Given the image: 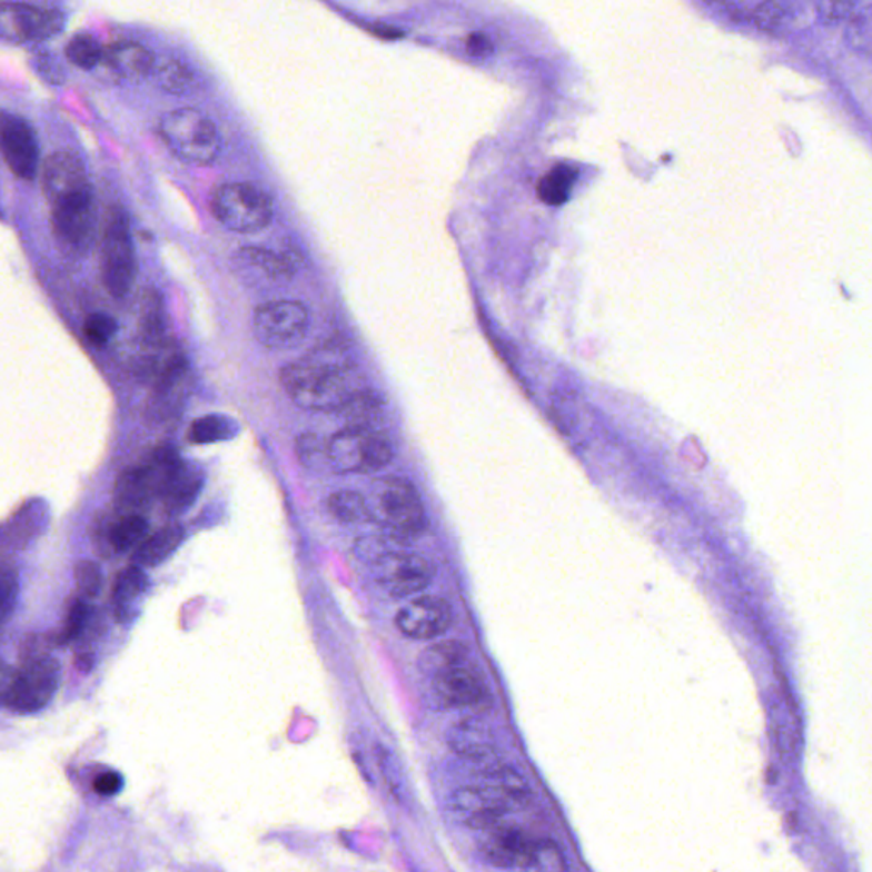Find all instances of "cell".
<instances>
[{
	"label": "cell",
	"instance_id": "cell-29",
	"mask_svg": "<svg viewBox=\"0 0 872 872\" xmlns=\"http://www.w3.org/2000/svg\"><path fill=\"white\" fill-rule=\"evenodd\" d=\"M239 425L224 415H208L195 419L189 426L188 440L195 445H210L234 438Z\"/></svg>",
	"mask_w": 872,
	"mask_h": 872
},
{
	"label": "cell",
	"instance_id": "cell-24",
	"mask_svg": "<svg viewBox=\"0 0 872 872\" xmlns=\"http://www.w3.org/2000/svg\"><path fill=\"white\" fill-rule=\"evenodd\" d=\"M185 528L181 525H169L160 528L133 551V563L140 567H156L171 557L185 541Z\"/></svg>",
	"mask_w": 872,
	"mask_h": 872
},
{
	"label": "cell",
	"instance_id": "cell-33",
	"mask_svg": "<svg viewBox=\"0 0 872 872\" xmlns=\"http://www.w3.org/2000/svg\"><path fill=\"white\" fill-rule=\"evenodd\" d=\"M845 41L858 53L872 57V6L849 19Z\"/></svg>",
	"mask_w": 872,
	"mask_h": 872
},
{
	"label": "cell",
	"instance_id": "cell-16",
	"mask_svg": "<svg viewBox=\"0 0 872 872\" xmlns=\"http://www.w3.org/2000/svg\"><path fill=\"white\" fill-rule=\"evenodd\" d=\"M454 621V612L447 600L438 596H422L400 608L396 625L406 637L432 641L444 636Z\"/></svg>",
	"mask_w": 872,
	"mask_h": 872
},
{
	"label": "cell",
	"instance_id": "cell-28",
	"mask_svg": "<svg viewBox=\"0 0 872 872\" xmlns=\"http://www.w3.org/2000/svg\"><path fill=\"white\" fill-rule=\"evenodd\" d=\"M338 413L348 428L374 429L382 416V404L374 394L358 390L339 407Z\"/></svg>",
	"mask_w": 872,
	"mask_h": 872
},
{
	"label": "cell",
	"instance_id": "cell-11",
	"mask_svg": "<svg viewBox=\"0 0 872 872\" xmlns=\"http://www.w3.org/2000/svg\"><path fill=\"white\" fill-rule=\"evenodd\" d=\"M41 186L51 210L95 198L85 164L66 150L47 157L41 166Z\"/></svg>",
	"mask_w": 872,
	"mask_h": 872
},
{
	"label": "cell",
	"instance_id": "cell-4",
	"mask_svg": "<svg viewBox=\"0 0 872 872\" xmlns=\"http://www.w3.org/2000/svg\"><path fill=\"white\" fill-rule=\"evenodd\" d=\"M370 521L397 537H415L426 525L425 508L413 484L399 477L375 480L367 498Z\"/></svg>",
	"mask_w": 872,
	"mask_h": 872
},
{
	"label": "cell",
	"instance_id": "cell-6",
	"mask_svg": "<svg viewBox=\"0 0 872 872\" xmlns=\"http://www.w3.org/2000/svg\"><path fill=\"white\" fill-rule=\"evenodd\" d=\"M101 272L106 290L121 298L130 291L137 275L130 220L121 207H113L106 218L101 242Z\"/></svg>",
	"mask_w": 872,
	"mask_h": 872
},
{
	"label": "cell",
	"instance_id": "cell-27",
	"mask_svg": "<svg viewBox=\"0 0 872 872\" xmlns=\"http://www.w3.org/2000/svg\"><path fill=\"white\" fill-rule=\"evenodd\" d=\"M240 258L262 271L271 278H291L297 272L300 259L294 252H272L262 248L240 249Z\"/></svg>",
	"mask_w": 872,
	"mask_h": 872
},
{
	"label": "cell",
	"instance_id": "cell-36",
	"mask_svg": "<svg viewBox=\"0 0 872 872\" xmlns=\"http://www.w3.org/2000/svg\"><path fill=\"white\" fill-rule=\"evenodd\" d=\"M118 324L113 317L105 313H96L85 320V336L89 345L95 348H105L113 336L117 335Z\"/></svg>",
	"mask_w": 872,
	"mask_h": 872
},
{
	"label": "cell",
	"instance_id": "cell-23",
	"mask_svg": "<svg viewBox=\"0 0 872 872\" xmlns=\"http://www.w3.org/2000/svg\"><path fill=\"white\" fill-rule=\"evenodd\" d=\"M101 66L108 67L118 77L140 79L153 69V57L142 44L121 41L106 48Z\"/></svg>",
	"mask_w": 872,
	"mask_h": 872
},
{
	"label": "cell",
	"instance_id": "cell-22",
	"mask_svg": "<svg viewBox=\"0 0 872 872\" xmlns=\"http://www.w3.org/2000/svg\"><path fill=\"white\" fill-rule=\"evenodd\" d=\"M48 524L47 503L41 499L26 503L12 515L4 527V545L12 549H24L38 535L43 534Z\"/></svg>",
	"mask_w": 872,
	"mask_h": 872
},
{
	"label": "cell",
	"instance_id": "cell-3",
	"mask_svg": "<svg viewBox=\"0 0 872 872\" xmlns=\"http://www.w3.org/2000/svg\"><path fill=\"white\" fill-rule=\"evenodd\" d=\"M159 131L164 143L182 162L208 166L220 152L217 127L198 109L169 111L160 118Z\"/></svg>",
	"mask_w": 872,
	"mask_h": 872
},
{
	"label": "cell",
	"instance_id": "cell-15",
	"mask_svg": "<svg viewBox=\"0 0 872 872\" xmlns=\"http://www.w3.org/2000/svg\"><path fill=\"white\" fill-rule=\"evenodd\" d=\"M0 28L2 38L14 43L41 41L62 31L63 16L53 9L6 2L0 14Z\"/></svg>",
	"mask_w": 872,
	"mask_h": 872
},
{
	"label": "cell",
	"instance_id": "cell-1",
	"mask_svg": "<svg viewBox=\"0 0 872 872\" xmlns=\"http://www.w3.org/2000/svg\"><path fill=\"white\" fill-rule=\"evenodd\" d=\"M351 361L339 345L317 346L303 360L280 371L285 393L307 412H339L358 390L351 380Z\"/></svg>",
	"mask_w": 872,
	"mask_h": 872
},
{
	"label": "cell",
	"instance_id": "cell-39",
	"mask_svg": "<svg viewBox=\"0 0 872 872\" xmlns=\"http://www.w3.org/2000/svg\"><path fill=\"white\" fill-rule=\"evenodd\" d=\"M813 6L820 21L835 24L854 12L858 0H813Z\"/></svg>",
	"mask_w": 872,
	"mask_h": 872
},
{
	"label": "cell",
	"instance_id": "cell-40",
	"mask_svg": "<svg viewBox=\"0 0 872 872\" xmlns=\"http://www.w3.org/2000/svg\"><path fill=\"white\" fill-rule=\"evenodd\" d=\"M19 595V578L18 571L14 567L4 566L2 571V592H0V612H2V621H9L12 612H14L16 604H18Z\"/></svg>",
	"mask_w": 872,
	"mask_h": 872
},
{
	"label": "cell",
	"instance_id": "cell-25",
	"mask_svg": "<svg viewBox=\"0 0 872 872\" xmlns=\"http://www.w3.org/2000/svg\"><path fill=\"white\" fill-rule=\"evenodd\" d=\"M448 745L464 759L484 760L495 755V745L486 727L477 726L470 721L452 727L448 733Z\"/></svg>",
	"mask_w": 872,
	"mask_h": 872
},
{
	"label": "cell",
	"instance_id": "cell-9",
	"mask_svg": "<svg viewBox=\"0 0 872 872\" xmlns=\"http://www.w3.org/2000/svg\"><path fill=\"white\" fill-rule=\"evenodd\" d=\"M309 327V313L297 300H271L252 316V331L266 348H294L303 341Z\"/></svg>",
	"mask_w": 872,
	"mask_h": 872
},
{
	"label": "cell",
	"instance_id": "cell-5",
	"mask_svg": "<svg viewBox=\"0 0 872 872\" xmlns=\"http://www.w3.org/2000/svg\"><path fill=\"white\" fill-rule=\"evenodd\" d=\"M211 211L226 229L256 234L272 218V205L262 189L249 182H227L211 195Z\"/></svg>",
	"mask_w": 872,
	"mask_h": 872
},
{
	"label": "cell",
	"instance_id": "cell-20",
	"mask_svg": "<svg viewBox=\"0 0 872 872\" xmlns=\"http://www.w3.org/2000/svg\"><path fill=\"white\" fill-rule=\"evenodd\" d=\"M149 535V522L142 515H120L117 521L99 524L95 545L101 556L137 549Z\"/></svg>",
	"mask_w": 872,
	"mask_h": 872
},
{
	"label": "cell",
	"instance_id": "cell-30",
	"mask_svg": "<svg viewBox=\"0 0 872 872\" xmlns=\"http://www.w3.org/2000/svg\"><path fill=\"white\" fill-rule=\"evenodd\" d=\"M576 181V172L567 166H557L553 171L542 178L538 182V198L551 207H561L569 200L573 185Z\"/></svg>",
	"mask_w": 872,
	"mask_h": 872
},
{
	"label": "cell",
	"instance_id": "cell-18",
	"mask_svg": "<svg viewBox=\"0 0 872 872\" xmlns=\"http://www.w3.org/2000/svg\"><path fill=\"white\" fill-rule=\"evenodd\" d=\"M160 483L147 464L130 467L115 483L113 502L120 515H142L143 509L159 499Z\"/></svg>",
	"mask_w": 872,
	"mask_h": 872
},
{
	"label": "cell",
	"instance_id": "cell-43",
	"mask_svg": "<svg viewBox=\"0 0 872 872\" xmlns=\"http://www.w3.org/2000/svg\"><path fill=\"white\" fill-rule=\"evenodd\" d=\"M467 50L474 57H487L493 51V44H490L489 38L484 34H470L467 38Z\"/></svg>",
	"mask_w": 872,
	"mask_h": 872
},
{
	"label": "cell",
	"instance_id": "cell-14",
	"mask_svg": "<svg viewBox=\"0 0 872 872\" xmlns=\"http://www.w3.org/2000/svg\"><path fill=\"white\" fill-rule=\"evenodd\" d=\"M0 147L8 168L16 178L33 181L40 171V147L37 135L28 121L18 115H2Z\"/></svg>",
	"mask_w": 872,
	"mask_h": 872
},
{
	"label": "cell",
	"instance_id": "cell-44",
	"mask_svg": "<svg viewBox=\"0 0 872 872\" xmlns=\"http://www.w3.org/2000/svg\"><path fill=\"white\" fill-rule=\"evenodd\" d=\"M726 2H730V4H733V6H736V4H739V6H750V4L760 6V4H762V2H765V0H726Z\"/></svg>",
	"mask_w": 872,
	"mask_h": 872
},
{
	"label": "cell",
	"instance_id": "cell-2",
	"mask_svg": "<svg viewBox=\"0 0 872 872\" xmlns=\"http://www.w3.org/2000/svg\"><path fill=\"white\" fill-rule=\"evenodd\" d=\"M60 665L48 654L24 658L21 668L2 672V704L14 714H34L59 691Z\"/></svg>",
	"mask_w": 872,
	"mask_h": 872
},
{
	"label": "cell",
	"instance_id": "cell-8",
	"mask_svg": "<svg viewBox=\"0 0 872 872\" xmlns=\"http://www.w3.org/2000/svg\"><path fill=\"white\" fill-rule=\"evenodd\" d=\"M428 675L432 676L433 694L445 707L484 708L489 705L486 678L470 662L469 654L438 666Z\"/></svg>",
	"mask_w": 872,
	"mask_h": 872
},
{
	"label": "cell",
	"instance_id": "cell-31",
	"mask_svg": "<svg viewBox=\"0 0 872 872\" xmlns=\"http://www.w3.org/2000/svg\"><path fill=\"white\" fill-rule=\"evenodd\" d=\"M327 508L338 521L346 524H360L370 521L367 498L355 490H338L327 502Z\"/></svg>",
	"mask_w": 872,
	"mask_h": 872
},
{
	"label": "cell",
	"instance_id": "cell-7",
	"mask_svg": "<svg viewBox=\"0 0 872 872\" xmlns=\"http://www.w3.org/2000/svg\"><path fill=\"white\" fill-rule=\"evenodd\" d=\"M329 466L336 473H374L393 460L389 438L375 429L348 428L331 436Z\"/></svg>",
	"mask_w": 872,
	"mask_h": 872
},
{
	"label": "cell",
	"instance_id": "cell-38",
	"mask_svg": "<svg viewBox=\"0 0 872 872\" xmlns=\"http://www.w3.org/2000/svg\"><path fill=\"white\" fill-rule=\"evenodd\" d=\"M157 80L166 91L185 92L191 85V73L178 62H166L157 69Z\"/></svg>",
	"mask_w": 872,
	"mask_h": 872
},
{
	"label": "cell",
	"instance_id": "cell-42",
	"mask_svg": "<svg viewBox=\"0 0 872 872\" xmlns=\"http://www.w3.org/2000/svg\"><path fill=\"white\" fill-rule=\"evenodd\" d=\"M121 787H123V777L117 771L101 772L96 775L95 782H92L95 793L105 797L115 796L120 793Z\"/></svg>",
	"mask_w": 872,
	"mask_h": 872
},
{
	"label": "cell",
	"instance_id": "cell-35",
	"mask_svg": "<svg viewBox=\"0 0 872 872\" xmlns=\"http://www.w3.org/2000/svg\"><path fill=\"white\" fill-rule=\"evenodd\" d=\"M298 460L309 469H319L323 464H329V445L316 433H304L298 436L295 444Z\"/></svg>",
	"mask_w": 872,
	"mask_h": 872
},
{
	"label": "cell",
	"instance_id": "cell-13",
	"mask_svg": "<svg viewBox=\"0 0 872 872\" xmlns=\"http://www.w3.org/2000/svg\"><path fill=\"white\" fill-rule=\"evenodd\" d=\"M53 236L59 248L70 258H82L95 246L98 211L95 198L51 210Z\"/></svg>",
	"mask_w": 872,
	"mask_h": 872
},
{
	"label": "cell",
	"instance_id": "cell-26",
	"mask_svg": "<svg viewBox=\"0 0 872 872\" xmlns=\"http://www.w3.org/2000/svg\"><path fill=\"white\" fill-rule=\"evenodd\" d=\"M166 310L157 291H146L140 304V338L147 348L166 345Z\"/></svg>",
	"mask_w": 872,
	"mask_h": 872
},
{
	"label": "cell",
	"instance_id": "cell-34",
	"mask_svg": "<svg viewBox=\"0 0 872 872\" xmlns=\"http://www.w3.org/2000/svg\"><path fill=\"white\" fill-rule=\"evenodd\" d=\"M92 608L89 607L86 598L76 600L70 604L67 611L66 621H63L62 634L60 641L62 643H73L85 636L89 625H91Z\"/></svg>",
	"mask_w": 872,
	"mask_h": 872
},
{
	"label": "cell",
	"instance_id": "cell-32",
	"mask_svg": "<svg viewBox=\"0 0 872 872\" xmlns=\"http://www.w3.org/2000/svg\"><path fill=\"white\" fill-rule=\"evenodd\" d=\"M67 57L79 69L91 70L101 66L105 48L89 34H77L67 47Z\"/></svg>",
	"mask_w": 872,
	"mask_h": 872
},
{
	"label": "cell",
	"instance_id": "cell-19",
	"mask_svg": "<svg viewBox=\"0 0 872 872\" xmlns=\"http://www.w3.org/2000/svg\"><path fill=\"white\" fill-rule=\"evenodd\" d=\"M204 486V470L188 462H179L160 489L159 499L164 512L171 516L181 515L194 506Z\"/></svg>",
	"mask_w": 872,
	"mask_h": 872
},
{
	"label": "cell",
	"instance_id": "cell-37",
	"mask_svg": "<svg viewBox=\"0 0 872 872\" xmlns=\"http://www.w3.org/2000/svg\"><path fill=\"white\" fill-rule=\"evenodd\" d=\"M76 583L80 598H96L101 592V571L91 561H80L76 566Z\"/></svg>",
	"mask_w": 872,
	"mask_h": 872
},
{
	"label": "cell",
	"instance_id": "cell-41",
	"mask_svg": "<svg viewBox=\"0 0 872 872\" xmlns=\"http://www.w3.org/2000/svg\"><path fill=\"white\" fill-rule=\"evenodd\" d=\"M564 868H566V865H564L563 855L557 851L554 843L537 842L532 869H541V871H563Z\"/></svg>",
	"mask_w": 872,
	"mask_h": 872
},
{
	"label": "cell",
	"instance_id": "cell-10",
	"mask_svg": "<svg viewBox=\"0 0 872 872\" xmlns=\"http://www.w3.org/2000/svg\"><path fill=\"white\" fill-rule=\"evenodd\" d=\"M375 582L390 596L406 598L423 592L433 579V566L419 556L407 551H386L371 561Z\"/></svg>",
	"mask_w": 872,
	"mask_h": 872
},
{
	"label": "cell",
	"instance_id": "cell-21",
	"mask_svg": "<svg viewBox=\"0 0 872 872\" xmlns=\"http://www.w3.org/2000/svg\"><path fill=\"white\" fill-rule=\"evenodd\" d=\"M149 586L143 567L133 564L121 571L111 592V612L118 624L130 625L139 617Z\"/></svg>",
	"mask_w": 872,
	"mask_h": 872
},
{
	"label": "cell",
	"instance_id": "cell-12",
	"mask_svg": "<svg viewBox=\"0 0 872 872\" xmlns=\"http://www.w3.org/2000/svg\"><path fill=\"white\" fill-rule=\"evenodd\" d=\"M455 807L467 818L473 829L487 830L499 825L503 816L516 806H522L498 782L486 779V784L458 789L454 796Z\"/></svg>",
	"mask_w": 872,
	"mask_h": 872
},
{
	"label": "cell",
	"instance_id": "cell-17",
	"mask_svg": "<svg viewBox=\"0 0 872 872\" xmlns=\"http://www.w3.org/2000/svg\"><path fill=\"white\" fill-rule=\"evenodd\" d=\"M483 852L498 868L532 869L537 842L515 826L499 825L484 830Z\"/></svg>",
	"mask_w": 872,
	"mask_h": 872
}]
</instances>
